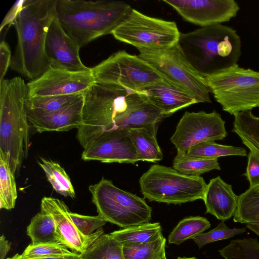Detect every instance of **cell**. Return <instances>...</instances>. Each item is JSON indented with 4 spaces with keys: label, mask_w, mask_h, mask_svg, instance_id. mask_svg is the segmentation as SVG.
Segmentation results:
<instances>
[{
    "label": "cell",
    "mask_w": 259,
    "mask_h": 259,
    "mask_svg": "<svg viewBox=\"0 0 259 259\" xmlns=\"http://www.w3.org/2000/svg\"><path fill=\"white\" fill-rule=\"evenodd\" d=\"M57 0H25L13 25L17 44L10 67L31 80L50 67L46 41L51 23L57 15Z\"/></svg>",
    "instance_id": "obj_1"
},
{
    "label": "cell",
    "mask_w": 259,
    "mask_h": 259,
    "mask_svg": "<svg viewBox=\"0 0 259 259\" xmlns=\"http://www.w3.org/2000/svg\"><path fill=\"white\" fill-rule=\"evenodd\" d=\"M194 70L205 78L237 64L241 42L232 27L218 24L180 34L177 44Z\"/></svg>",
    "instance_id": "obj_2"
},
{
    "label": "cell",
    "mask_w": 259,
    "mask_h": 259,
    "mask_svg": "<svg viewBox=\"0 0 259 259\" xmlns=\"http://www.w3.org/2000/svg\"><path fill=\"white\" fill-rule=\"evenodd\" d=\"M132 8L123 2L57 0V17L65 31L81 48L114 30Z\"/></svg>",
    "instance_id": "obj_3"
},
{
    "label": "cell",
    "mask_w": 259,
    "mask_h": 259,
    "mask_svg": "<svg viewBox=\"0 0 259 259\" xmlns=\"http://www.w3.org/2000/svg\"><path fill=\"white\" fill-rule=\"evenodd\" d=\"M27 84L20 77L0 81V153L15 175L28 155Z\"/></svg>",
    "instance_id": "obj_4"
},
{
    "label": "cell",
    "mask_w": 259,
    "mask_h": 259,
    "mask_svg": "<svg viewBox=\"0 0 259 259\" xmlns=\"http://www.w3.org/2000/svg\"><path fill=\"white\" fill-rule=\"evenodd\" d=\"M134 92L95 82L83 94L82 120L76 135L83 148L104 132L124 130L130 99Z\"/></svg>",
    "instance_id": "obj_5"
},
{
    "label": "cell",
    "mask_w": 259,
    "mask_h": 259,
    "mask_svg": "<svg viewBox=\"0 0 259 259\" xmlns=\"http://www.w3.org/2000/svg\"><path fill=\"white\" fill-rule=\"evenodd\" d=\"M139 183L142 195L149 201L174 204L203 200L207 185L200 176L184 175L157 164L150 167Z\"/></svg>",
    "instance_id": "obj_6"
},
{
    "label": "cell",
    "mask_w": 259,
    "mask_h": 259,
    "mask_svg": "<svg viewBox=\"0 0 259 259\" xmlns=\"http://www.w3.org/2000/svg\"><path fill=\"white\" fill-rule=\"evenodd\" d=\"M98 214L107 222L125 228L149 223L152 208L144 198L124 191L102 178L89 187Z\"/></svg>",
    "instance_id": "obj_7"
},
{
    "label": "cell",
    "mask_w": 259,
    "mask_h": 259,
    "mask_svg": "<svg viewBox=\"0 0 259 259\" xmlns=\"http://www.w3.org/2000/svg\"><path fill=\"white\" fill-rule=\"evenodd\" d=\"M95 82L120 86L141 92L170 81L138 56L119 51L92 68Z\"/></svg>",
    "instance_id": "obj_8"
},
{
    "label": "cell",
    "mask_w": 259,
    "mask_h": 259,
    "mask_svg": "<svg viewBox=\"0 0 259 259\" xmlns=\"http://www.w3.org/2000/svg\"><path fill=\"white\" fill-rule=\"evenodd\" d=\"M204 78L224 111L234 115L259 107V72L236 64Z\"/></svg>",
    "instance_id": "obj_9"
},
{
    "label": "cell",
    "mask_w": 259,
    "mask_h": 259,
    "mask_svg": "<svg viewBox=\"0 0 259 259\" xmlns=\"http://www.w3.org/2000/svg\"><path fill=\"white\" fill-rule=\"evenodd\" d=\"M181 33L174 21L145 15L132 9L114 30V37L139 49L163 50L178 42Z\"/></svg>",
    "instance_id": "obj_10"
},
{
    "label": "cell",
    "mask_w": 259,
    "mask_h": 259,
    "mask_svg": "<svg viewBox=\"0 0 259 259\" xmlns=\"http://www.w3.org/2000/svg\"><path fill=\"white\" fill-rule=\"evenodd\" d=\"M138 50L139 57L166 79L191 94L198 103H211L210 91L205 78L191 66L177 44L163 50Z\"/></svg>",
    "instance_id": "obj_11"
},
{
    "label": "cell",
    "mask_w": 259,
    "mask_h": 259,
    "mask_svg": "<svg viewBox=\"0 0 259 259\" xmlns=\"http://www.w3.org/2000/svg\"><path fill=\"white\" fill-rule=\"evenodd\" d=\"M225 121L213 111L185 112L178 122L170 141L177 153H186L192 146L207 141L221 140L227 136Z\"/></svg>",
    "instance_id": "obj_12"
},
{
    "label": "cell",
    "mask_w": 259,
    "mask_h": 259,
    "mask_svg": "<svg viewBox=\"0 0 259 259\" xmlns=\"http://www.w3.org/2000/svg\"><path fill=\"white\" fill-rule=\"evenodd\" d=\"M95 82L91 71H70L51 66L27 84L28 97L83 94Z\"/></svg>",
    "instance_id": "obj_13"
},
{
    "label": "cell",
    "mask_w": 259,
    "mask_h": 259,
    "mask_svg": "<svg viewBox=\"0 0 259 259\" xmlns=\"http://www.w3.org/2000/svg\"><path fill=\"white\" fill-rule=\"evenodd\" d=\"M83 149L81 159L84 161L132 164L141 161L125 130L104 132L89 143Z\"/></svg>",
    "instance_id": "obj_14"
},
{
    "label": "cell",
    "mask_w": 259,
    "mask_h": 259,
    "mask_svg": "<svg viewBox=\"0 0 259 259\" xmlns=\"http://www.w3.org/2000/svg\"><path fill=\"white\" fill-rule=\"evenodd\" d=\"M186 21L203 27L228 22L240 8L234 0H163Z\"/></svg>",
    "instance_id": "obj_15"
},
{
    "label": "cell",
    "mask_w": 259,
    "mask_h": 259,
    "mask_svg": "<svg viewBox=\"0 0 259 259\" xmlns=\"http://www.w3.org/2000/svg\"><path fill=\"white\" fill-rule=\"evenodd\" d=\"M41 210L53 219L60 243L72 251L83 254L88 248L104 233L101 228L90 235L82 234L76 227L70 216L68 207L59 199L44 197L41 201Z\"/></svg>",
    "instance_id": "obj_16"
},
{
    "label": "cell",
    "mask_w": 259,
    "mask_h": 259,
    "mask_svg": "<svg viewBox=\"0 0 259 259\" xmlns=\"http://www.w3.org/2000/svg\"><path fill=\"white\" fill-rule=\"evenodd\" d=\"M80 48L63 29L56 16L50 25L46 41V52L51 67L75 72H88L79 56Z\"/></svg>",
    "instance_id": "obj_17"
},
{
    "label": "cell",
    "mask_w": 259,
    "mask_h": 259,
    "mask_svg": "<svg viewBox=\"0 0 259 259\" xmlns=\"http://www.w3.org/2000/svg\"><path fill=\"white\" fill-rule=\"evenodd\" d=\"M83 95L71 105L58 111L38 114L27 111L29 122L36 132H66L78 128L82 120Z\"/></svg>",
    "instance_id": "obj_18"
},
{
    "label": "cell",
    "mask_w": 259,
    "mask_h": 259,
    "mask_svg": "<svg viewBox=\"0 0 259 259\" xmlns=\"http://www.w3.org/2000/svg\"><path fill=\"white\" fill-rule=\"evenodd\" d=\"M238 199V196L234 193L232 185L226 183L218 176L210 180L203 200L206 213L225 221L234 216Z\"/></svg>",
    "instance_id": "obj_19"
},
{
    "label": "cell",
    "mask_w": 259,
    "mask_h": 259,
    "mask_svg": "<svg viewBox=\"0 0 259 259\" xmlns=\"http://www.w3.org/2000/svg\"><path fill=\"white\" fill-rule=\"evenodd\" d=\"M142 92L167 117L198 103L191 94L171 81L151 86Z\"/></svg>",
    "instance_id": "obj_20"
},
{
    "label": "cell",
    "mask_w": 259,
    "mask_h": 259,
    "mask_svg": "<svg viewBox=\"0 0 259 259\" xmlns=\"http://www.w3.org/2000/svg\"><path fill=\"white\" fill-rule=\"evenodd\" d=\"M158 125L125 129L132 141L141 159L155 162L163 159V154L157 141Z\"/></svg>",
    "instance_id": "obj_21"
},
{
    "label": "cell",
    "mask_w": 259,
    "mask_h": 259,
    "mask_svg": "<svg viewBox=\"0 0 259 259\" xmlns=\"http://www.w3.org/2000/svg\"><path fill=\"white\" fill-rule=\"evenodd\" d=\"M251 110L236 113L232 132L235 133L254 156L259 160V117Z\"/></svg>",
    "instance_id": "obj_22"
},
{
    "label": "cell",
    "mask_w": 259,
    "mask_h": 259,
    "mask_svg": "<svg viewBox=\"0 0 259 259\" xmlns=\"http://www.w3.org/2000/svg\"><path fill=\"white\" fill-rule=\"evenodd\" d=\"M123 246L139 245L153 241L162 235L159 223H146L123 228L110 233Z\"/></svg>",
    "instance_id": "obj_23"
},
{
    "label": "cell",
    "mask_w": 259,
    "mask_h": 259,
    "mask_svg": "<svg viewBox=\"0 0 259 259\" xmlns=\"http://www.w3.org/2000/svg\"><path fill=\"white\" fill-rule=\"evenodd\" d=\"M27 234L32 244L60 243L53 219L42 210L31 219L27 228Z\"/></svg>",
    "instance_id": "obj_24"
},
{
    "label": "cell",
    "mask_w": 259,
    "mask_h": 259,
    "mask_svg": "<svg viewBox=\"0 0 259 259\" xmlns=\"http://www.w3.org/2000/svg\"><path fill=\"white\" fill-rule=\"evenodd\" d=\"M233 221L241 224H259V185L249 188L238 196Z\"/></svg>",
    "instance_id": "obj_25"
},
{
    "label": "cell",
    "mask_w": 259,
    "mask_h": 259,
    "mask_svg": "<svg viewBox=\"0 0 259 259\" xmlns=\"http://www.w3.org/2000/svg\"><path fill=\"white\" fill-rule=\"evenodd\" d=\"M172 168L180 173L200 176L212 169L220 170L218 159L195 157L186 153H177L172 161Z\"/></svg>",
    "instance_id": "obj_26"
},
{
    "label": "cell",
    "mask_w": 259,
    "mask_h": 259,
    "mask_svg": "<svg viewBox=\"0 0 259 259\" xmlns=\"http://www.w3.org/2000/svg\"><path fill=\"white\" fill-rule=\"evenodd\" d=\"M81 255L82 259H125L123 246L110 234H103Z\"/></svg>",
    "instance_id": "obj_27"
},
{
    "label": "cell",
    "mask_w": 259,
    "mask_h": 259,
    "mask_svg": "<svg viewBox=\"0 0 259 259\" xmlns=\"http://www.w3.org/2000/svg\"><path fill=\"white\" fill-rule=\"evenodd\" d=\"M38 164L44 171L48 180L59 194L72 198L75 193L70 179L61 165L52 160L40 158Z\"/></svg>",
    "instance_id": "obj_28"
},
{
    "label": "cell",
    "mask_w": 259,
    "mask_h": 259,
    "mask_svg": "<svg viewBox=\"0 0 259 259\" xmlns=\"http://www.w3.org/2000/svg\"><path fill=\"white\" fill-rule=\"evenodd\" d=\"M210 225L209 222L204 217L196 216L184 218L169 234L168 243L180 245L186 240L202 233L209 228Z\"/></svg>",
    "instance_id": "obj_29"
},
{
    "label": "cell",
    "mask_w": 259,
    "mask_h": 259,
    "mask_svg": "<svg viewBox=\"0 0 259 259\" xmlns=\"http://www.w3.org/2000/svg\"><path fill=\"white\" fill-rule=\"evenodd\" d=\"M17 198L15 175L8 159L0 153V208L7 210L14 208Z\"/></svg>",
    "instance_id": "obj_30"
},
{
    "label": "cell",
    "mask_w": 259,
    "mask_h": 259,
    "mask_svg": "<svg viewBox=\"0 0 259 259\" xmlns=\"http://www.w3.org/2000/svg\"><path fill=\"white\" fill-rule=\"evenodd\" d=\"M190 156L207 159H218L227 156L247 155L246 150L242 147L224 145L214 141H204L191 147L186 152Z\"/></svg>",
    "instance_id": "obj_31"
},
{
    "label": "cell",
    "mask_w": 259,
    "mask_h": 259,
    "mask_svg": "<svg viewBox=\"0 0 259 259\" xmlns=\"http://www.w3.org/2000/svg\"><path fill=\"white\" fill-rule=\"evenodd\" d=\"M83 95L28 97L27 111L38 114L55 112L71 105Z\"/></svg>",
    "instance_id": "obj_32"
},
{
    "label": "cell",
    "mask_w": 259,
    "mask_h": 259,
    "mask_svg": "<svg viewBox=\"0 0 259 259\" xmlns=\"http://www.w3.org/2000/svg\"><path fill=\"white\" fill-rule=\"evenodd\" d=\"M218 251L225 259H259V242L250 237L233 239Z\"/></svg>",
    "instance_id": "obj_33"
},
{
    "label": "cell",
    "mask_w": 259,
    "mask_h": 259,
    "mask_svg": "<svg viewBox=\"0 0 259 259\" xmlns=\"http://www.w3.org/2000/svg\"><path fill=\"white\" fill-rule=\"evenodd\" d=\"M166 239L160 236L146 243L123 246L125 259H160L165 254Z\"/></svg>",
    "instance_id": "obj_34"
},
{
    "label": "cell",
    "mask_w": 259,
    "mask_h": 259,
    "mask_svg": "<svg viewBox=\"0 0 259 259\" xmlns=\"http://www.w3.org/2000/svg\"><path fill=\"white\" fill-rule=\"evenodd\" d=\"M76 252L59 243L29 244L21 254L23 258L59 257L72 255Z\"/></svg>",
    "instance_id": "obj_35"
},
{
    "label": "cell",
    "mask_w": 259,
    "mask_h": 259,
    "mask_svg": "<svg viewBox=\"0 0 259 259\" xmlns=\"http://www.w3.org/2000/svg\"><path fill=\"white\" fill-rule=\"evenodd\" d=\"M246 231L245 228L231 229L222 221L213 229L206 233H201L192 239L197 244L199 248L214 241L227 239Z\"/></svg>",
    "instance_id": "obj_36"
},
{
    "label": "cell",
    "mask_w": 259,
    "mask_h": 259,
    "mask_svg": "<svg viewBox=\"0 0 259 259\" xmlns=\"http://www.w3.org/2000/svg\"><path fill=\"white\" fill-rule=\"evenodd\" d=\"M70 216L77 229L83 234L90 235L104 226L107 222L100 215L90 216L70 212Z\"/></svg>",
    "instance_id": "obj_37"
},
{
    "label": "cell",
    "mask_w": 259,
    "mask_h": 259,
    "mask_svg": "<svg viewBox=\"0 0 259 259\" xmlns=\"http://www.w3.org/2000/svg\"><path fill=\"white\" fill-rule=\"evenodd\" d=\"M243 175L249 182V188L259 185V160L251 152L248 155L246 170Z\"/></svg>",
    "instance_id": "obj_38"
},
{
    "label": "cell",
    "mask_w": 259,
    "mask_h": 259,
    "mask_svg": "<svg viewBox=\"0 0 259 259\" xmlns=\"http://www.w3.org/2000/svg\"><path fill=\"white\" fill-rule=\"evenodd\" d=\"M12 59L11 52L8 44L2 40L0 44V81L4 79Z\"/></svg>",
    "instance_id": "obj_39"
},
{
    "label": "cell",
    "mask_w": 259,
    "mask_h": 259,
    "mask_svg": "<svg viewBox=\"0 0 259 259\" xmlns=\"http://www.w3.org/2000/svg\"><path fill=\"white\" fill-rule=\"evenodd\" d=\"M25 1V0H19L16 1L13 5L1 23L0 26L1 32L7 25L14 24L15 19L23 8Z\"/></svg>",
    "instance_id": "obj_40"
},
{
    "label": "cell",
    "mask_w": 259,
    "mask_h": 259,
    "mask_svg": "<svg viewBox=\"0 0 259 259\" xmlns=\"http://www.w3.org/2000/svg\"><path fill=\"white\" fill-rule=\"evenodd\" d=\"M7 259H82L81 255L78 253H75L72 255H66L59 257H44L33 258H26L22 257L20 254L17 253L14 256L8 257Z\"/></svg>",
    "instance_id": "obj_41"
},
{
    "label": "cell",
    "mask_w": 259,
    "mask_h": 259,
    "mask_svg": "<svg viewBox=\"0 0 259 259\" xmlns=\"http://www.w3.org/2000/svg\"><path fill=\"white\" fill-rule=\"evenodd\" d=\"M11 242L2 235L0 237V259H5L11 248Z\"/></svg>",
    "instance_id": "obj_42"
},
{
    "label": "cell",
    "mask_w": 259,
    "mask_h": 259,
    "mask_svg": "<svg viewBox=\"0 0 259 259\" xmlns=\"http://www.w3.org/2000/svg\"><path fill=\"white\" fill-rule=\"evenodd\" d=\"M246 227L259 236V224H248Z\"/></svg>",
    "instance_id": "obj_43"
},
{
    "label": "cell",
    "mask_w": 259,
    "mask_h": 259,
    "mask_svg": "<svg viewBox=\"0 0 259 259\" xmlns=\"http://www.w3.org/2000/svg\"><path fill=\"white\" fill-rule=\"evenodd\" d=\"M177 259H197L195 257H178Z\"/></svg>",
    "instance_id": "obj_44"
},
{
    "label": "cell",
    "mask_w": 259,
    "mask_h": 259,
    "mask_svg": "<svg viewBox=\"0 0 259 259\" xmlns=\"http://www.w3.org/2000/svg\"><path fill=\"white\" fill-rule=\"evenodd\" d=\"M160 259H167L165 256V254H164Z\"/></svg>",
    "instance_id": "obj_45"
}]
</instances>
